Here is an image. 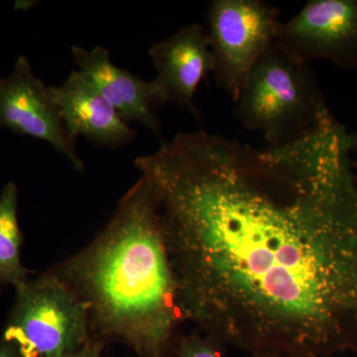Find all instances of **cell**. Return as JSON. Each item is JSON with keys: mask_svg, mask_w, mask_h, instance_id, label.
<instances>
[{"mask_svg": "<svg viewBox=\"0 0 357 357\" xmlns=\"http://www.w3.org/2000/svg\"><path fill=\"white\" fill-rule=\"evenodd\" d=\"M328 112L311 66L277 42L253 66L234 107L244 128L271 146L300 139Z\"/></svg>", "mask_w": 357, "mask_h": 357, "instance_id": "obj_3", "label": "cell"}, {"mask_svg": "<svg viewBox=\"0 0 357 357\" xmlns=\"http://www.w3.org/2000/svg\"><path fill=\"white\" fill-rule=\"evenodd\" d=\"M83 301L91 337L171 357L182 323L153 188L144 176L91 243L52 269Z\"/></svg>", "mask_w": 357, "mask_h": 357, "instance_id": "obj_2", "label": "cell"}, {"mask_svg": "<svg viewBox=\"0 0 357 357\" xmlns=\"http://www.w3.org/2000/svg\"><path fill=\"white\" fill-rule=\"evenodd\" d=\"M1 338L21 357H59L79 351L93 337L86 305L50 270L15 288Z\"/></svg>", "mask_w": 357, "mask_h": 357, "instance_id": "obj_4", "label": "cell"}, {"mask_svg": "<svg viewBox=\"0 0 357 357\" xmlns=\"http://www.w3.org/2000/svg\"><path fill=\"white\" fill-rule=\"evenodd\" d=\"M280 10L261 0H215L206 11L215 82L236 102L248 74L276 42Z\"/></svg>", "mask_w": 357, "mask_h": 357, "instance_id": "obj_5", "label": "cell"}, {"mask_svg": "<svg viewBox=\"0 0 357 357\" xmlns=\"http://www.w3.org/2000/svg\"><path fill=\"white\" fill-rule=\"evenodd\" d=\"M276 42L304 62L357 69V0H310L281 23Z\"/></svg>", "mask_w": 357, "mask_h": 357, "instance_id": "obj_7", "label": "cell"}, {"mask_svg": "<svg viewBox=\"0 0 357 357\" xmlns=\"http://www.w3.org/2000/svg\"><path fill=\"white\" fill-rule=\"evenodd\" d=\"M225 345L204 333H192L178 340L172 357H225Z\"/></svg>", "mask_w": 357, "mask_h": 357, "instance_id": "obj_12", "label": "cell"}, {"mask_svg": "<svg viewBox=\"0 0 357 357\" xmlns=\"http://www.w3.org/2000/svg\"><path fill=\"white\" fill-rule=\"evenodd\" d=\"M0 357H21L13 344L0 338Z\"/></svg>", "mask_w": 357, "mask_h": 357, "instance_id": "obj_15", "label": "cell"}, {"mask_svg": "<svg viewBox=\"0 0 357 357\" xmlns=\"http://www.w3.org/2000/svg\"><path fill=\"white\" fill-rule=\"evenodd\" d=\"M23 234L18 220V188L10 181L0 191V287L14 288L30 279L21 262Z\"/></svg>", "mask_w": 357, "mask_h": 357, "instance_id": "obj_11", "label": "cell"}, {"mask_svg": "<svg viewBox=\"0 0 357 357\" xmlns=\"http://www.w3.org/2000/svg\"><path fill=\"white\" fill-rule=\"evenodd\" d=\"M158 84L167 102L187 109L199 121L201 112L195 103L199 84L215 73V61L208 33L199 23L181 28L173 36L149 49Z\"/></svg>", "mask_w": 357, "mask_h": 357, "instance_id": "obj_8", "label": "cell"}, {"mask_svg": "<svg viewBox=\"0 0 357 357\" xmlns=\"http://www.w3.org/2000/svg\"><path fill=\"white\" fill-rule=\"evenodd\" d=\"M331 112L256 148L203 128L134 165L156 198L183 321L253 357L357 352V178Z\"/></svg>", "mask_w": 357, "mask_h": 357, "instance_id": "obj_1", "label": "cell"}, {"mask_svg": "<svg viewBox=\"0 0 357 357\" xmlns=\"http://www.w3.org/2000/svg\"><path fill=\"white\" fill-rule=\"evenodd\" d=\"M72 55L77 72L98 89L126 123L138 122L161 138L159 109L166 102L158 84L117 67L105 47L86 50L73 46Z\"/></svg>", "mask_w": 357, "mask_h": 357, "instance_id": "obj_9", "label": "cell"}, {"mask_svg": "<svg viewBox=\"0 0 357 357\" xmlns=\"http://www.w3.org/2000/svg\"><path fill=\"white\" fill-rule=\"evenodd\" d=\"M103 347H105V344L102 342L96 340V338H91L88 344L84 345L79 351L59 357H100Z\"/></svg>", "mask_w": 357, "mask_h": 357, "instance_id": "obj_13", "label": "cell"}, {"mask_svg": "<svg viewBox=\"0 0 357 357\" xmlns=\"http://www.w3.org/2000/svg\"><path fill=\"white\" fill-rule=\"evenodd\" d=\"M347 147L351 156H354V160L351 159L352 167L357 170V129L347 132Z\"/></svg>", "mask_w": 357, "mask_h": 357, "instance_id": "obj_14", "label": "cell"}, {"mask_svg": "<svg viewBox=\"0 0 357 357\" xmlns=\"http://www.w3.org/2000/svg\"><path fill=\"white\" fill-rule=\"evenodd\" d=\"M49 89L75 139L84 136L98 146L109 148L121 147L135 140V131L77 70H73L60 86Z\"/></svg>", "mask_w": 357, "mask_h": 357, "instance_id": "obj_10", "label": "cell"}, {"mask_svg": "<svg viewBox=\"0 0 357 357\" xmlns=\"http://www.w3.org/2000/svg\"><path fill=\"white\" fill-rule=\"evenodd\" d=\"M0 128L49 143L77 171H84L76 139L66 128L50 89L34 74L25 56L16 59L8 75L0 77Z\"/></svg>", "mask_w": 357, "mask_h": 357, "instance_id": "obj_6", "label": "cell"}]
</instances>
